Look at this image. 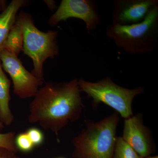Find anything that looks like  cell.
<instances>
[{"label":"cell","instance_id":"cell-22","mask_svg":"<svg viewBox=\"0 0 158 158\" xmlns=\"http://www.w3.org/2000/svg\"><path fill=\"white\" fill-rule=\"evenodd\" d=\"M63 158V157H59V158Z\"/></svg>","mask_w":158,"mask_h":158},{"label":"cell","instance_id":"cell-3","mask_svg":"<svg viewBox=\"0 0 158 158\" xmlns=\"http://www.w3.org/2000/svg\"><path fill=\"white\" fill-rule=\"evenodd\" d=\"M106 34L118 48L128 53L135 55L151 52L158 44V6L138 23L121 25L111 23L107 27Z\"/></svg>","mask_w":158,"mask_h":158},{"label":"cell","instance_id":"cell-10","mask_svg":"<svg viewBox=\"0 0 158 158\" xmlns=\"http://www.w3.org/2000/svg\"><path fill=\"white\" fill-rule=\"evenodd\" d=\"M27 1L13 0L0 13V52L12 26L16 21L19 9L25 5Z\"/></svg>","mask_w":158,"mask_h":158},{"label":"cell","instance_id":"cell-17","mask_svg":"<svg viewBox=\"0 0 158 158\" xmlns=\"http://www.w3.org/2000/svg\"><path fill=\"white\" fill-rule=\"evenodd\" d=\"M0 158H20L16 153L6 148H0Z\"/></svg>","mask_w":158,"mask_h":158},{"label":"cell","instance_id":"cell-4","mask_svg":"<svg viewBox=\"0 0 158 158\" xmlns=\"http://www.w3.org/2000/svg\"><path fill=\"white\" fill-rule=\"evenodd\" d=\"M15 23L23 31L24 53L33 61L32 73L44 81L43 66L47 59L55 58L59 53L57 36L59 31H40L28 13L21 11L16 16Z\"/></svg>","mask_w":158,"mask_h":158},{"label":"cell","instance_id":"cell-12","mask_svg":"<svg viewBox=\"0 0 158 158\" xmlns=\"http://www.w3.org/2000/svg\"><path fill=\"white\" fill-rule=\"evenodd\" d=\"M23 39L21 28L16 23L8 34L4 43L3 48L18 56L23 50Z\"/></svg>","mask_w":158,"mask_h":158},{"label":"cell","instance_id":"cell-9","mask_svg":"<svg viewBox=\"0 0 158 158\" xmlns=\"http://www.w3.org/2000/svg\"><path fill=\"white\" fill-rule=\"evenodd\" d=\"M156 6L158 0H117L113 6L112 23L121 25L138 23Z\"/></svg>","mask_w":158,"mask_h":158},{"label":"cell","instance_id":"cell-20","mask_svg":"<svg viewBox=\"0 0 158 158\" xmlns=\"http://www.w3.org/2000/svg\"><path fill=\"white\" fill-rule=\"evenodd\" d=\"M4 125H3L2 123L0 122V129H3L4 128Z\"/></svg>","mask_w":158,"mask_h":158},{"label":"cell","instance_id":"cell-6","mask_svg":"<svg viewBox=\"0 0 158 158\" xmlns=\"http://www.w3.org/2000/svg\"><path fill=\"white\" fill-rule=\"evenodd\" d=\"M2 67L12 80L13 92L21 99L34 97L44 81L27 70L18 56L5 49L0 52Z\"/></svg>","mask_w":158,"mask_h":158},{"label":"cell","instance_id":"cell-13","mask_svg":"<svg viewBox=\"0 0 158 158\" xmlns=\"http://www.w3.org/2000/svg\"><path fill=\"white\" fill-rule=\"evenodd\" d=\"M113 158H141L122 137H117Z\"/></svg>","mask_w":158,"mask_h":158},{"label":"cell","instance_id":"cell-18","mask_svg":"<svg viewBox=\"0 0 158 158\" xmlns=\"http://www.w3.org/2000/svg\"><path fill=\"white\" fill-rule=\"evenodd\" d=\"M46 4L47 5V6H48L49 9H51V10H52L53 9H55L56 8V5H55V3H56V2H54V1H44Z\"/></svg>","mask_w":158,"mask_h":158},{"label":"cell","instance_id":"cell-19","mask_svg":"<svg viewBox=\"0 0 158 158\" xmlns=\"http://www.w3.org/2000/svg\"><path fill=\"white\" fill-rule=\"evenodd\" d=\"M5 3L4 1H0V11H3L6 8V6H5Z\"/></svg>","mask_w":158,"mask_h":158},{"label":"cell","instance_id":"cell-11","mask_svg":"<svg viewBox=\"0 0 158 158\" xmlns=\"http://www.w3.org/2000/svg\"><path fill=\"white\" fill-rule=\"evenodd\" d=\"M10 86L11 81L4 73L0 61V122L6 126H10L14 119L9 107Z\"/></svg>","mask_w":158,"mask_h":158},{"label":"cell","instance_id":"cell-14","mask_svg":"<svg viewBox=\"0 0 158 158\" xmlns=\"http://www.w3.org/2000/svg\"><path fill=\"white\" fill-rule=\"evenodd\" d=\"M15 137L14 132L0 133V148H6L16 153L18 149L15 145Z\"/></svg>","mask_w":158,"mask_h":158},{"label":"cell","instance_id":"cell-8","mask_svg":"<svg viewBox=\"0 0 158 158\" xmlns=\"http://www.w3.org/2000/svg\"><path fill=\"white\" fill-rule=\"evenodd\" d=\"M122 138L141 158L150 156L154 152V146L150 130L143 123L140 113L124 120Z\"/></svg>","mask_w":158,"mask_h":158},{"label":"cell","instance_id":"cell-16","mask_svg":"<svg viewBox=\"0 0 158 158\" xmlns=\"http://www.w3.org/2000/svg\"><path fill=\"white\" fill-rule=\"evenodd\" d=\"M34 146H39L43 143L44 135L41 130L37 128H29L26 132Z\"/></svg>","mask_w":158,"mask_h":158},{"label":"cell","instance_id":"cell-5","mask_svg":"<svg viewBox=\"0 0 158 158\" xmlns=\"http://www.w3.org/2000/svg\"><path fill=\"white\" fill-rule=\"evenodd\" d=\"M78 84L81 92H85L92 99L93 108H97L101 103H103L125 119L134 115L132 108L134 98L144 91L142 87L134 89L123 88L108 76L96 82L79 79Z\"/></svg>","mask_w":158,"mask_h":158},{"label":"cell","instance_id":"cell-7","mask_svg":"<svg viewBox=\"0 0 158 158\" xmlns=\"http://www.w3.org/2000/svg\"><path fill=\"white\" fill-rule=\"evenodd\" d=\"M70 18L82 20L88 33L95 30L100 22L98 9L93 1L90 0H62L48 23L54 27L60 22Z\"/></svg>","mask_w":158,"mask_h":158},{"label":"cell","instance_id":"cell-15","mask_svg":"<svg viewBox=\"0 0 158 158\" xmlns=\"http://www.w3.org/2000/svg\"><path fill=\"white\" fill-rule=\"evenodd\" d=\"M15 143L18 150L23 152H29L35 147L27 132L21 133L16 136Z\"/></svg>","mask_w":158,"mask_h":158},{"label":"cell","instance_id":"cell-1","mask_svg":"<svg viewBox=\"0 0 158 158\" xmlns=\"http://www.w3.org/2000/svg\"><path fill=\"white\" fill-rule=\"evenodd\" d=\"M80 93L77 79L67 82L45 83L30 104L29 123H39L58 138L62 129L81 117L84 105Z\"/></svg>","mask_w":158,"mask_h":158},{"label":"cell","instance_id":"cell-2","mask_svg":"<svg viewBox=\"0 0 158 158\" xmlns=\"http://www.w3.org/2000/svg\"><path fill=\"white\" fill-rule=\"evenodd\" d=\"M119 121L116 112L100 121H86L85 128L72 139L73 157L113 158Z\"/></svg>","mask_w":158,"mask_h":158},{"label":"cell","instance_id":"cell-21","mask_svg":"<svg viewBox=\"0 0 158 158\" xmlns=\"http://www.w3.org/2000/svg\"><path fill=\"white\" fill-rule=\"evenodd\" d=\"M146 158H158V156H149Z\"/></svg>","mask_w":158,"mask_h":158}]
</instances>
